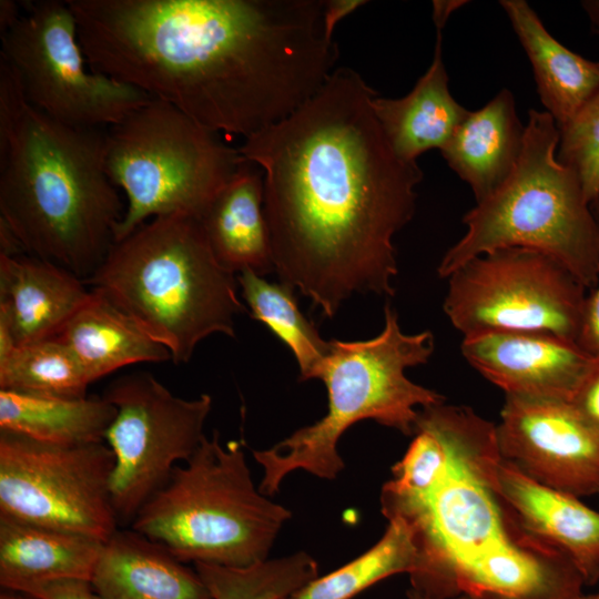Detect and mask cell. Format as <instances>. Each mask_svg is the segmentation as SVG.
<instances>
[{
  "instance_id": "1",
  "label": "cell",
  "mask_w": 599,
  "mask_h": 599,
  "mask_svg": "<svg viewBox=\"0 0 599 599\" xmlns=\"http://www.w3.org/2000/svg\"><path fill=\"white\" fill-rule=\"evenodd\" d=\"M349 68L285 120L247 139L241 155L263 173L274 270L334 317L354 294L393 296V238L414 216L417 162L390 145Z\"/></svg>"
},
{
  "instance_id": "2",
  "label": "cell",
  "mask_w": 599,
  "mask_h": 599,
  "mask_svg": "<svg viewBox=\"0 0 599 599\" xmlns=\"http://www.w3.org/2000/svg\"><path fill=\"white\" fill-rule=\"evenodd\" d=\"M91 68L206 129L247 139L316 91L324 51L303 0H67Z\"/></svg>"
},
{
  "instance_id": "3",
  "label": "cell",
  "mask_w": 599,
  "mask_h": 599,
  "mask_svg": "<svg viewBox=\"0 0 599 599\" xmlns=\"http://www.w3.org/2000/svg\"><path fill=\"white\" fill-rule=\"evenodd\" d=\"M414 438L380 491L417 551L412 590L428 599H577L585 580L529 534L502 496L496 425L444 402L418 412Z\"/></svg>"
},
{
  "instance_id": "4",
  "label": "cell",
  "mask_w": 599,
  "mask_h": 599,
  "mask_svg": "<svg viewBox=\"0 0 599 599\" xmlns=\"http://www.w3.org/2000/svg\"><path fill=\"white\" fill-rule=\"evenodd\" d=\"M104 145L102 129L60 122L28 100L0 119V221L26 254L84 282L106 257L125 213Z\"/></svg>"
},
{
  "instance_id": "5",
  "label": "cell",
  "mask_w": 599,
  "mask_h": 599,
  "mask_svg": "<svg viewBox=\"0 0 599 599\" xmlns=\"http://www.w3.org/2000/svg\"><path fill=\"white\" fill-rule=\"evenodd\" d=\"M85 284L165 346L175 364L187 363L212 334L233 337L245 309L235 273L216 257L200 220L185 214L151 219L114 242Z\"/></svg>"
},
{
  "instance_id": "6",
  "label": "cell",
  "mask_w": 599,
  "mask_h": 599,
  "mask_svg": "<svg viewBox=\"0 0 599 599\" xmlns=\"http://www.w3.org/2000/svg\"><path fill=\"white\" fill-rule=\"evenodd\" d=\"M430 331L406 334L397 313L386 305L384 327L366 341H329L316 379L327 390L326 415L264 450H253L263 468L260 491L271 497L290 473L302 469L335 479L344 469L337 450L342 435L364 419L413 435L419 409L445 400L437 392L412 382L409 367L428 362L434 353Z\"/></svg>"
},
{
  "instance_id": "7",
  "label": "cell",
  "mask_w": 599,
  "mask_h": 599,
  "mask_svg": "<svg viewBox=\"0 0 599 599\" xmlns=\"http://www.w3.org/2000/svg\"><path fill=\"white\" fill-rule=\"evenodd\" d=\"M558 142L554 118L530 109L516 169L463 216L466 232L441 258L440 277L478 255L525 247L560 262L587 290L597 285L599 224L578 176L558 161Z\"/></svg>"
},
{
  "instance_id": "8",
  "label": "cell",
  "mask_w": 599,
  "mask_h": 599,
  "mask_svg": "<svg viewBox=\"0 0 599 599\" xmlns=\"http://www.w3.org/2000/svg\"><path fill=\"white\" fill-rule=\"evenodd\" d=\"M291 511L254 486L242 444L206 436L131 528L182 562L244 569L267 560Z\"/></svg>"
},
{
  "instance_id": "9",
  "label": "cell",
  "mask_w": 599,
  "mask_h": 599,
  "mask_svg": "<svg viewBox=\"0 0 599 599\" xmlns=\"http://www.w3.org/2000/svg\"><path fill=\"white\" fill-rule=\"evenodd\" d=\"M104 150L126 199L115 242L158 216L199 219L244 161L219 133L154 98L105 130Z\"/></svg>"
},
{
  "instance_id": "10",
  "label": "cell",
  "mask_w": 599,
  "mask_h": 599,
  "mask_svg": "<svg viewBox=\"0 0 599 599\" xmlns=\"http://www.w3.org/2000/svg\"><path fill=\"white\" fill-rule=\"evenodd\" d=\"M447 280L443 308L463 337L520 331L577 342L588 290L545 253L495 250L470 258Z\"/></svg>"
},
{
  "instance_id": "11",
  "label": "cell",
  "mask_w": 599,
  "mask_h": 599,
  "mask_svg": "<svg viewBox=\"0 0 599 599\" xmlns=\"http://www.w3.org/2000/svg\"><path fill=\"white\" fill-rule=\"evenodd\" d=\"M0 33L3 57L17 71L30 104L81 128H110L151 99L91 68L69 3L32 1Z\"/></svg>"
},
{
  "instance_id": "12",
  "label": "cell",
  "mask_w": 599,
  "mask_h": 599,
  "mask_svg": "<svg viewBox=\"0 0 599 599\" xmlns=\"http://www.w3.org/2000/svg\"><path fill=\"white\" fill-rule=\"evenodd\" d=\"M102 396L116 409L105 434L114 456L111 501L119 526H131L176 463H185L201 445L212 397L175 396L145 372L118 377Z\"/></svg>"
},
{
  "instance_id": "13",
  "label": "cell",
  "mask_w": 599,
  "mask_h": 599,
  "mask_svg": "<svg viewBox=\"0 0 599 599\" xmlns=\"http://www.w3.org/2000/svg\"><path fill=\"white\" fill-rule=\"evenodd\" d=\"M108 444L64 446L0 430V515L105 541L119 528Z\"/></svg>"
},
{
  "instance_id": "14",
  "label": "cell",
  "mask_w": 599,
  "mask_h": 599,
  "mask_svg": "<svg viewBox=\"0 0 599 599\" xmlns=\"http://www.w3.org/2000/svg\"><path fill=\"white\" fill-rule=\"evenodd\" d=\"M500 456L532 479L577 496L599 494V434L567 400L505 395Z\"/></svg>"
},
{
  "instance_id": "15",
  "label": "cell",
  "mask_w": 599,
  "mask_h": 599,
  "mask_svg": "<svg viewBox=\"0 0 599 599\" xmlns=\"http://www.w3.org/2000/svg\"><path fill=\"white\" fill-rule=\"evenodd\" d=\"M464 358L505 395L568 400L592 356L546 332H487L463 337Z\"/></svg>"
},
{
  "instance_id": "16",
  "label": "cell",
  "mask_w": 599,
  "mask_h": 599,
  "mask_svg": "<svg viewBox=\"0 0 599 599\" xmlns=\"http://www.w3.org/2000/svg\"><path fill=\"white\" fill-rule=\"evenodd\" d=\"M89 293L62 266L26 253L0 254V328L17 347L58 336Z\"/></svg>"
},
{
  "instance_id": "17",
  "label": "cell",
  "mask_w": 599,
  "mask_h": 599,
  "mask_svg": "<svg viewBox=\"0 0 599 599\" xmlns=\"http://www.w3.org/2000/svg\"><path fill=\"white\" fill-rule=\"evenodd\" d=\"M500 491L522 527L534 537L566 554L585 585L599 581V511L579 497L548 487L500 459Z\"/></svg>"
},
{
  "instance_id": "18",
  "label": "cell",
  "mask_w": 599,
  "mask_h": 599,
  "mask_svg": "<svg viewBox=\"0 0 599 599\" xmlns=\"http://www.w3.org/2000/svg\"><path fill=\"white\" fill-rule=\"evenodd\" d=\"M90 582L102 599H213L196 570L132 528L103 542Z\"/></svg>"
},
{
  "instance_id": "19",
  "label": "cell",
  "mask_w": 599,
  "mask_h": 599,
  "mask_svg": "<svg viewBox=\"0 0 599 599\" xmlns=\"http://www.w3.org/2000/svg\"><path fill=\"white\" fill-rule=\"evenodd\" d=\"M524 139L525 125L517 114L515 95L501 89L484 106L469 111L439 151L479 203L511 175Z\"/></svg>"
},
{
  "instance_id": "20",
  "label": "cell",
  "mask_w": 599,
  "mask_h": 599,
  "mask_svg": "<svg viewBox=\"0 0 599 599\" xmlns=\"http://www.w3.org/2000/svg\"><path fill=\"white\" fill-rule=\"evenodd\" d=\"M199 220L216 257L232 272H275L264 211L263 173L256 164L244 159Z\"/></svg>"
},
{
  "instance_id": "21",
  "label": "cell",
  "mask_w": 599,
  "mask_h": 599,
  "mask_svg": "<svg viewBox=\"0 0 599 599\" xmlns=\"http://www.w3.org/2000/svg\"><path fill=\"white\" fill-rule=\"evenodd\" d=\"M443 59V31L436 30L427 71L405 97H374L372 106L390 145L404 160L417 162L425 152L440 150L469 111L453 97Z\"/></svg>"
},
{
  "instance_id": "22",
  "label": "cell",
  "mask_w": 599,
  "mask_h": 599,
  "mask_svg": "<svg viewBox=\"0 0 599 599\" xmlns=\"http://www.w3.org/2000/svg\"><path fill=\"white\" fill-rule=\"evenodd\" d=\"M532 68L542 105L558 129L599 90V62L556 39L525 0H500Z\"/></svg>"
},
{
  "instance_id": "23",
  "label": "cell",
  "mask_w": 599,
  "mask_h": 599,
  "mask_svg": "<svg viewBox=\"0 0 599 599\" xmlns=\"http://www.w3.org/2000/svg\"><path fill=\"white\" fill-rule=\"evenodd\" d=\"M55 337L70 348L90 383L132 364L172 359L165 346L93 288Z\"/></svg>"
},
{
  "instance_id": "24",
  "label": "cell",
  "mask_w": 599,
  "mask_h": 599,
  "mask_svg": "<svg viewBox=\"0 0 599 599\" xmlns=\"http://www.w3.org/2000/svg\"><path fill=\"white\" fill-rule=\"evenodd\" d=\"M102 546L89 536L0 515V583L12 590L27 582L90 581Z\"/></svg>"
},
{
  "instance_id": "25",
  "label": "cell",
  "mask_w": 599,
  "mask_h": 599,
  "mask_svg": "<svg viewBox=\"0 0 599 599\" xmlns=\"http://www.w3.org/2000/svg\"><path fill=\"white\" fill-rule=\"evenodd\" d=\"M116 409L103 396L65 399L0 389V430L64 446L105 441Z\"/></svg>"
},
{
  "instance_id": "26",
  "label": "cell",
  "mask_w": 599,
  "mask_h": 599,
  "mask_svg": "<svg viewBox=\"0 0 599 599\" xmlns=\"http://www.w3.org/2000/svg\"><path fill=\"white\" fill-rule=\"evenodd\" d=\"M252 317L267 326L291 349L300 368V379H316L329 348V341L301 312L294 288L271 283L251 270L236 276Z\"/></svg>"
},
{
  "instance_id": "27",
  "label": "cell",
  "mask_w": 599,
  "mask_h": 599,
  "mask_svg": "<svg viewBox=\"0 0 599 599\" xmlns=\"http://www.w3.org/2000/svg\"><path fill=\"white\" fill-rule=\"evenodd\" d=\"M70 348L52 337L18 346L0 358V389L74 399L87 397L90 385Z\"/></svg>"
},
{
  "instance_id": "28",
  "label": "cell",
  "mask_w": 599,
  "mask_h": 599,
  "mask_svg": "<svg viewBox=\"0 0 599 599\" xmlns=\"http://www.w3.org/2000/svg\"><path fill=\"white\" fill-rule=\"evenodd\" d=\"M417 551L408 527L398 519L388 520L383 537L366 552L337 570L317 577L290 599H351L375 582L395 573H412Z\"/></svg>"
},
{
  "instance_id": "29",
  "label": "cell",
  "mask_w": 599,
  "mask_h": 599,
  "mask_svg": "<svg viewBox=\"0 0 599 599\" xmlns=\"http://www.w3.org/2000/svg\"><path fill=\"white\" fill-rule=\"evenodd\" d=\"M195 567L213 599H282L314 580L318 571L316 560L304 551L244 569Z\"/></svg>"
},
{
  "instance_id": "30",
  "label": "cell",
  "mask_w": 599,
  "mask_h": 599,
  "mask_svg": "<svg viewBox=\"0 0 599 599\" xmlns=\"http://www.w3.org/2000/svg\"><path fill=\"white\" fill-rule=\"evenodd\" d=\"M557 159L576 173L592 204L599 196V90L559 128Z\"/></svg>"
},
{
  "instance_id": "31",
  "label": "cell",
  "mask_w": 599,
  "mask_h": 599,
  "mask_svg": "<svg viewBox=\"0 0 599 599\" xmlns=\"http://www.w3.org/2000/svg\"><path fill=\"white\" fill-rule=\"evenodd\" d=\"M567 402L599 434V355L592 356Z\"/></svg>"
},
{
  "instance_id": "32",
  "label": "cell",
  "mask_w": 599,
  "mask_h": 599,
  "mask_svg": "<svg viewBox=\"0 0 599 599\" xmlns=\"http://www.w3.org/2000/svg\"><path fill=\"white\" fill-rule=\"evenodd\" d=\"M12 590L27 592L38 599H102L90 581L79 579L27 582Z\"/></svg>"
},
{
  "instance_id": "33",
  "label": "cell",
  "mask_w": 599,
  "mask_h": 599,
  "mask_svg": "<svg viewBox=\"0 0 599 599\" xmlns=\"http://www.w3.org/2000/svg\"><path fill=\"white\" fill-rule=\"evenodd\" d=\"M577 343L591 356L599 355V282L587 294Z\"/></svg>"
},
{
  "instance_id": "34",
  "label": "cell",
  "mask_w": 599,
  "mask_h": 599,
  "mask_svg": "<svg viewBox=\"0 0 599 599\" xmlns=\"http://www.w3.org/2000/svg\"><path fill=\"white\" fill-rule=\"evenodd\" d=\"M364 3L363 0H325L324 19L328 33L334 37L336 24Z\"/></svg>"
},
{
  "instance_id": "35",
  "label": "cell",
  "mask_w": 599,
  "mask_h": 599,
  "mask_svg": "<svg viewBox=\"0 0 599 599\" xmlns=\"http://www.w3.org/2000/svg\"><path fill=\"white\" fill-rule=\"evenodd\" d=\"M467 3V1L459 0H447V1H434L433 2V20L436 27V30L444 29L450 14L459 9L461 6Z\"/></svg>"
},
{
  "instance_id": "36",
  "label": "cell",
  "mask_w": 599,
  "mask_h": 599,
  "mask_svg": "<svg viewBox=\"0 0 599 599\" xmlns=\"http://www.w3.org/2000/svg\"><path fill=\"white\" fill-rule=\"evenodd\" d=\"M20 4L11 0L0 1V33L8 30L21 16Z\"/></svg>"
},
{
  "instance_id": "37",
  "label": "cell",
  "mask_w": 599,
  "mask_h": 599,
  "mask_svg": "<svg viewBox=\"0 0 599 599\" xmlns=\"http://www.w3.org/2000/svg\"><path fill=\"white\" fill-rule=\"evenodd\" d=\"M581 8L589 20L591 31L599 35V0L581 1Z\"/></svg>"
},
{
  "instance_id": "38",
  "label": "cell",
  "mask_w": 599,
  "mask_h": 599,
  "mask_svg": "<svg viewBox=\"0 0 599 599\" xmlns=\"http://www.w3.org/2000/svg\"><path fill=\"white\" fill-rule=\"evenodd\" d=\"M0 599H38L27 592L6 589L1 592Z\"/></svg>"
},
{
  "instance_id": "39",
  "label": "cell",
  "mask_w": 599,
  "mask_h": 599,
  "mask_svg": "<svg viewBox=\"0 0 599 599\" xmlns=\"http://www.w3.org/2000/svg\"><path fill=\"white\" fill-rule=\"evenodd\" d=\"M407 595H408L409 599H428V598L417 593L416 591H414L412 589L407 592ZM453 599H471V598H469L467 596H459V597H456V598H453Z\"/></svg>"
},
{
  "instance_id": "40",
  "label": "cell",
  "mask_w": 599,
  "mask_h": 599,
  "mask_svg": "<svg viewBox=\"0 0 599 599\" xmlns=\"http://www.w3.org/2000/svg\"><path fill=\"white\" fill-rule=\"evenodd\" d=\"M591 209L593 212V215L599 224V196L598 199L591 204Z\"/></svg>"
},
{
  "instance_id": "41",
  "label": "cell",
  "mask_w": 599,
  "mask_h": 599,
  "mask_svg": "<svg viewBox=\"0 0 599 599\" xmlns=\"http://www.w3.org/2000/svg\"><path fill=\"white\" fill-rule=\"evenodd\" d=\"M577 599H599V591L595 593L585 595L583 592Z\"/></svg>"
},
{
  "instance_id": "42",
  "label": "cell",
  "mask_w": 599,
  "mask_h": 599,
  "mask_svg": "<svg viewBox=\"0 0 599 599\" xmlns=\"http://www.w3.org/2000/svg\"><path fill=\"white\" fill-rule=\"evenodd\" d=\"M282 599H290V597L287 596V597H284V598H282Z\"/></svg>"
},
{
  "instance_id": "43",
  "label": "cell",
  "mask_w": 599,
  "mask_h": 599,
  "mask_svg": "<svg viewBox=\"0 0 599 599\" xmlns=\"http://www.w3.org/2000/svg\"><path fill=\"white\" fill-rule=\"evenodd\" d=\"M599 495V494H598Z\"/></svg>"
}]
</instances>
